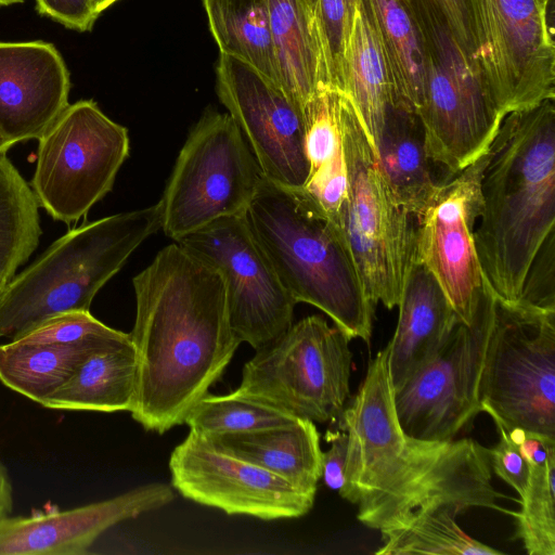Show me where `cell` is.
Listing matches in <instances>:
<instances>
[{
    "instance_id": "1",
    "label": "cell",
    "mask_w": 555,
    "mask_h": 555,
    "mask_svg": "<svg viewBox=\"0 0 555 555\" xmlns=\"http://www.w3.org/2000/svg\"><path fill=\"white\" fill-rule=\"evenodd\" d=\"M348 435L340 496L357 504L365 526L390 532L425 513L470 507L508 513L491 483L489 449L473 439L429 442L402 431L385 348L370 361L356 397L339 417Z\"/></svg>"
},
{
    "instance_id": "2",
    "label": "cell",
    "mask_w": 555,
    "mask_h": 555,
    "mask_svg": "<svg viewBox=\"0 0 555 555\" xmlns=\"http://www.w3.org/2000/svg\"><path fill=\"white\" fill-rule=\"evenodd\" d=\"M130 334L138 374L132 418L164 434L184 424L241 345L221 274L177 242L133 278Z\"/></svg>"
},
{
    "instance_id": "3",
    "label": "cell",
    "mask_w": 555,
    "mask_h": 555,
    "mask_svg": "<svg viewBox=\"0 0 555 555\" xmlns=\"http://www.w3.org/2000/svg\"><path fill=\"white\" fill-rule=\"evenodd\" d=\"M474 238L498 299L519 301L542 246L555 236V106L505 116L489 149Z\"/></svg>"
},
{
    "instance_id": "4",
    "label": "cell",
    "mask_w": 555,
    "mask_h": 555,
    "mask_svg": "<svg viewBox=\"0 0 555 555\" xmlns=\"http://www.w3.org/2000/svg\"><path fill=\"white\" fill-rule=\"evenodd\" d=\"M245 218L293 299L327 314L350 339L369 343L374 305L339 230L301 190L263 176Z\"/></svg>"
},
{
    "instance_id": "5",
    "label": "cell",
    "mask_w": 555,
    "mask_h": 555,
    "mask_svg": "<svg viewBox=\"0 0 555 555\" xmlns=\"http://www.w3.org/2000/svg\"><path fill=\"white\" fill-rule=\"evenodd\" d=\"M160 228L155 204L66 232L4 286L0 338L16 340L54 317L89 311L98 292Z\"/></svg>"
},
{
    "instance_id": "6",
    "label": "cell",
    "mask_w": 555,
    "mask_h": 555,
    "mask_svg": "<svg viewBox=\"0 0 555 555\" xmlns=\"http://www.w3.org/2000/svg\"><path fill=\"white\" fill-rule=\"evenodd\" d=\"M340 127L347 196L335 227L351 254L365 293L375 306L398 307L415 260V216L396 197L376 151L346 92Z\"/></svg>"
},
{
    "instance_id": "7",
    "label": "cell",
    "mask_w": 555,
    "mask_h": 555,
    "mask_svg": "<svg viewBox=\"0 0 555 555\" xmlns=\"http://www.w3.org/2000/svg\"><path fill=\"white\" fill-rule=\"evenodd\" d=\"M409 7L425 53L417 117L428 157L451 177L488 152L505 117L487 96L470 57L442 16L423 3Z\"/></svg>"
},
{
    "instance_id": "8",
    "label": "cell",
    "mask_w": 555,
    "mask_h": 555,
    "mask_svg": "<svg viewBox=\"0 0 555 555\" xmlns=\"http://www.w3.org/2000/svg\"><path fill=\"white\" fill-rule=\"evenodd\" d=\"M553 0H463L470 60L498 112L555 99Z\"/></svg>"
},
{
    "instance_id": "9",
    "label": "cell",
    "mask_w": 555,
    "mask_h": 555,
    "mask_svg": "<svg viewBox=\"0 0 555 555\" xmlns=\"http://www.w3.org/2000/svg\"><path fill=\"white\" fill-rule=\"evenodd\" d=\"M479 403L506 430L555 440V310L496 298Z\"/></svg>"
},
{
    "instance_id": "10",
    "label": "cell",
    "mask_w": 555,
    "mask_h": 555,
    "mask_svg": "<svg viewBox=\"0 0 555 555\" xmlns=\"http://www.w3.org/2000/svg\"><path fill=\"white\" fill-rule=\"evenodd\" d=\"M349 340L323 317L304 318L256 350L235 391L299 418L337 421L349 397Z\"/></svg>"
},
{
    "instance_id": "11",
    "label": "cell",
    "mask_w": 555,
    "mask_h": 555,
    "mask_svg": "<svg viewBox=\"0 0 555 555\" xmlns=\"http://www.w3.org/2000/svg\"><path fill=\"white\" fill-rule=\"evenodd\" d=\"M262 173L229 113L207 111L190 131L160 201V230L178 242L227 216L244 214Z\"/></svg>"
},
{
    "instance_id": "12",
    "label": "cell",
    "mask_w": 555,
    "mask_h": 555,
    "mask_svg": "<svg viewBox=\"0 0 555 555\" xmlns=\"http://www.w3.org/2000/svg\"><path fill=\"white\" fill-rule=\"evenodd\" d=\"M38 140L30 188L39 207L66 224L112 190L129 155L128 130L92 100L69 104Z\"/></svg>"
},
{
    "instance_id": "13",
    "label": "cell",
    "mask_w": 555,
    "mask_h": 555,
    "mask_svg": "<svg viewBox=\"0 0 555 555\" xmlns=\"http://www.w3.org/2000/svg\"><path fill=\"white\" fill-rule=\"evenodd\" d=\"M495 301L485 278L472 322L457 320L436 354L393 391L397 418L406 437L454 440L480 412L479 385Z\"/></svg>"
},
{
    "instance_id": "14",
    "label": "cell",
    "mask_w": 555,
    "mask_h": 555,
    "mask_svg": "<svg viewBox=\"0 0 555 555\" xmlns=\"http://www.w3.org/2000/svg\"><path fill=\"white\" fill-rule=\"evenodd\" d=\"M222 276L231 328L255 350L293 324L296 301L254 237L245 212L219 218L177 242Z\"/></svg>"
},
{
    "instance_id": "15",
    "label": "cell",
    "mask_w": 555,
    "mask_h": 555,
    "mask_svg": "<svg viewBox=\"0 0 555 555\" xmlns=\"http://www.w3.org/2000/svg\"><path fill=\"white\" fill-rule=\"evenodd\" d=\"M488 160L489 150L443 180L415 216V259L435 278L459 320L466 324L474 318L485 282L474 231Z\"/></svg>"
},
{
    "instance_id": "16",
    "label": "cell",
    "mask_w": 555,
    "mask_h": 555,
    "mask_svg": "<svg viewBox=\"0 0 555 555\" xmlns=\"http://www.w3.org/2000/svg\"><path fill=\"white\" fill-rule=\"evenodd\" d=\"M217 93L268 180L301 189L309 176L302 111L247 63L219 55Z\"/></svg>"
},
{
    "instance_id": "17",
    "label": "cell",
    "mask_w": 555,
    "mask_h": 555,
    "mask_svg": "<svg viewBox=\"0 0 555 555\" xmlns=\"http://www.w3.org/2000/svg\"><path fill=\"white\" fill-rule=\"evenodd\" d=\"M169 469L171 486L183 498L228 515L297 518L314 503L286 479L215 448L191 430L173 449Z\"/></svg>"
},
{
    "instance_id": "18",
    "label": "cell",
    "mask_w": 555,
    "mask_h": 555,
    "mask_svg": "<svg viewBox=\"0 0 555 555\" xmlns=\"http://www.w3.org/2000/svg\"><path fill=\"white\" fill-rule=\"evenodd\" d=\"M176 498L171 486L149 483L66 509L0 520V555H81L108 528L158 509Z\"/></svg>"
},
{
    "instance_id": "19",
    "label": "cell",
    "mask_w": 555,
    "mask_h": 555,
    "mask_svg": "<svg viewBox=\"0 0 555 555\" xmlns=\"http://www.w3.org/2000/svg\"><path fill=\"white\" fill-rule=\"evenodd\" d=\"M69 73L49 42H0V132L39 139L69 105Z\"/></svg>"
},
{
    "instance_id": "20",
    "label": "cell",
    "mask_w": 555,
    "mask_h": 555,
    "mask_svg": "<svg viewBox=\"0 0 555 555\" xmlns=\"http://www.w3.org/2000/svg\"><path fill=\"white\" fill-rule=\"evenodd\" d=\"M398 307L397 327L387 345L393 391L436 354L459 320L435 278L416 259Z\"/></svg>"
},
{
    "instance_id": "21",
    "label": "cell",
    "mask_w": 555,
    "mask_h": 555,
    "mask_svg": "<svg viewBox=\"0 0 555 555\" xmlns=\"http://www.w3.org/2000/svg\"><path fill=\"white\" fill-rule=\"evenodd\" d=\"M205 439L215 448L256 464L315 498L322 477V450L314 422L298 418L287 426Z\"/></svg>"
},
{
    "instance_id": "22",
    "label": "cell",
    "mask_w": 555,
    "mask_h": 555,
    "mask_svg": "<svg viewBox=\"0 0 555 555\" xmlns=\"http://www.w3.org/2000/svg\"><path fill=\"white\" fill-rule=\"evenodd\" d=\"M344 91L320 86L302 106L309 176L301 190L335 224L347 196V171L340 127Z\"/></svg>"
},
{
    "instance_id": "23",
    "label": "cell",
    "mask_w": 555,
    "mask_h": 555,
    "mask_svg": "<svg viewBox=\"0 0 555 555\" xmlns=\"http://www.w3.org/2000/svg\"><path fill=\"white\" fill-rule=\"evenodd\" d=\"M137 374V356L131 340L101 348L92 351L41 405L70 411H130L135 397Z\"/></svg>"
},
{
    "instance_id": "24",
    "label": "cell",
    "mask_w": 555,
    "mask_h": 555,
    "mask_svg": "<svg viewBox=\"0 0 555 555\" xmlns=\"http://www.w3.org/2000/svg\"><path fill=\"white\" fill-rule=\"evenodd\" d=\"M376 33L391 88V106L417 115L425 87L418 25L404 0H361Z\"/></svg>"
},
{
    "instance_id": "25",
    "label": "cell",
    "mask_w": 555,
    "mask_h": 555,
    "mask_svg": "<svg viewBox=\"0 0 555 555\" xmlns=\"http://www.w3.org/2000/svg\"><path fill=\"white\" fill-rule=\"evenodd\" d=\"M376 152L396 197L416 216L443 181L434 172L417 115L390 106Z\"/></svg>"
},
{
    "instance_id": "26",
    "label": "cell",
    "mask_w": 555,
    "mask_h": 555,
    "mask_svg": "<svg viewBox=\"0 0 555 555\" xmlns=\"http://www.w3.org/2000/svg\"><path fill=\"white\" fill-rule=\"evenodd\" d=\"M343 91L352 101L376 151L392 102L391 88L379 41L361 0L352 14L345 47Z\"/></svg>"
},
{
    "instance_id": "27",
    "label": "cell",
    "mask_w": 555,
    "mask_h": 555,
    "mask_svg": "<svg viewBox=\"0 0 555 555\" xmlns=\"http://www.w3.org/2000/svg\"><path fill=\"white\" fill-rule=\"evenodd\" d=\"M131 340L118 338L80 344H26L12 340L0 345V380L10 389L42 403L59 389L94 350Z\"/></svg>"
},
{
    "instance_id": "28",
    "label": "cell",
    "mask_w": 555,
    "mask_h": 555,
    "mask_svg": "<svg viewBox=\"0 0 555 555\" xmlns=\"http://www.w3.org/2000/svg\"><path fill=\"white\" fill-rule=\"evenodd\" d=\"M268 4L281 89L302 111L320 86H328L319 42L300 0Z\"/></svg>"
},
{
    "instance_id": "29",
    "label": "cell",
    "mask_w": 555,
    "mask_h": 555,
    "mask_svg": "<svg viewBox=\"0 0 555 555\" xmlns=\"http://www.w3.org/2000/svg\"><path fill=\"white\" fill-rule=\"evenodd\" d=\"M221 54L236 57L281 88L268 0H203Z\"/></svg>"
},
{
    "instance_id": "30",
    "label": "cell",
    "mask_w": 555,
    "mask_h": 555,
    "mask_svg": "<svg viewBox=\"0 0 555 555\" xmlns=\"http://www.w3.org/2000/svg\"><path fill=\"white\" fill-rule=\"evenodd\" d=\"M39 205L30 185L0 153V280L8 283L39 244Z\"/></svg>"
},
{
    "instance_id": "31",
    "label": "cell",
    "mask_w": 555,
    "mask_h": 555,
    "mask_svg": "<svg viewBox=\"0 0 555 555\" xmlns=\"http://www.w3.org/2000/svg\"><path fill=\"white\" fill-rule=\"evenodd\" d=\"M522 456L529 483L517 518V535L529 555H555V442L537 444Z\"/></svg>"
},
{
    "instance_id": "32",
    "label": "cell",
    "mask_w": 555,
    "mask_h": 555,
    "mask_svg": "<svg viewBox=\"0 0 555 555\" xmlns=\"http://www.w3.org/2000/svg\"><path fill=\"white\" fill-rule=\"evenodd\" d=\"M450 511L425 513L409 525L382 533L379 555H500L502 552L467 535Z\"/></svg>"
},
{
    "instance_id": "33",
    "label": "cell",
    "mask_w": 555,
    "mask_h": 555,
    "mask_svg": "<svg viewBox=\"0 0 555 555\" xmlns=\"http://www.w3.org/2000/svg\"><path fill=\"white\" fill-rule=\"evenodd\" d=\"M298 418L237 391L224 396L208 392L190 411L184 424L207 438L287 426Z\"/></svg>"
},
{
    "instance_id": "34",
    "label": "cell",
    "mask_w": 555,
    "mask_h": 555,
    "mask_svg": "<svg viewBox=\"0 0 555 555\" xmlns=\"http://www.w3.org/2000/svg\"><path fill=\"white\" fill-rule=\"evenodd\" d=\"M315 33L326 80L343 89L344 52L350 28L345 0H300Z\"/></svg>"
},
{
    "instance_id": "35",
    "label": "cell",
    "mask_w": 555,
    "mask_h": 555,
    "mask_svg": "<svg viewBox=\"0 0 555 555\" xmlns=\"http://www.w3.org/2000/svg\"><path fill=\"white\" fill-rule=\"evenodd\" d=\"M125 334L105 325L90 311H75L54 317L16 340L26 344H80L118 338Z\"/></svg>"
},
{
    "instance_id": "36",
    "label": "cell",
    "mask_w": 555,
    "mask_h": 555,
    "mask_svg": "<svg viewBox=\"0 0 555 555\" xmlns=\"http://www.w3.org/2000/svg\"><path fill=\"white\" fill-rule=\"evenodd\" d=\"M518 302L555 310V236L540 249L529 270Z\"/></svg>"
},
{
    "instance_id": "37",
    "label": "cell",
    "mask_w": 555,
    "mask_h": 555,
    "mask_svg": "<svg viewBox=\"0 0 555 555\" xmlns=\"http://www.w3.org/2000/svg\"><path fill=\"white\" fill-rule=\"evenodd\" d=\"M500 436L496 446L489 449L491 468L519 494L525 496L529 483V468L517 444L511 439L507 430L493 420Z\"/></svg>"
},
{
    "instance_id": "38",
    "label": "cell",
    "mask_w": 555,
    "mask_h": 555,
    "mask_svg": "<svg viewBox=\"0 0 555 555\" xmlns=\"http://www.w3.org/2000/svg\"><path fill=\"white\" fill-rule=\"evenodd\" d=\"M36 4L40 14L78 31L90 30L99 17L91 0H36Z\"/></svg>"
},
{
    "instance_id": "39",
    "label": "cell",
    "mask_w": 555,
    "mask_h": 555,
    "mask_svg": "<svg viewBox=\"0 0 555 555\" xmlns=\"http://www.w3.org/2000/svg\"><path fill=\"white\" fill-rule=\"evenodd\" d=\"M325 438L331 442V448L322 452V478L330 489L339 492L345 483L348 435L343 429L327 430Z\"/></svg>"
},
{
    "instance_id": "40",
    "label": "cell",
    "mask_w": 555,
    "mask_h": 555,
    "mask_svg": "<svg viewBox=\"0 0 555 555\" xmlns=\"http://www.w3.org/2000/svg\"><path fill=\"white\" fill-rule=\"evenodd\" d=\"M409 4L424 3L437 11L460 47L470 57L472 47L463 0H404ZM472 61V60H470Z\"/></svg>"
},
{
    "instance_id": "41",
    "label": "cell",
    "mask_w": 555,
    "mask_h": 555,
    "mask_svg": "<svg viewBox=\"0 0 555 555\" xmlns=\"http://www.w3.org/2000/svg\"><path fill=\"white\" fill-rule=\"evenodd\" d=\"M13 509V488L7 466L0 459V520Z\"/></svg>"
},
{
    "instance_id": "42",
    "label": "cell",
    "mask_w": 555,
    "mask_h": 555,
    "mask_svg": "<svg viewBox=\"0 0 555 555\" xmlns=\"http://www.w3.org/2000/svg\"><path fill=\"white\" fill-rule=\"evenodd\" d=\"M118 0H91L94 11L100 15L101 12L106 10Z\"/></svg>"
},
{
    "instance_id": "43",
    "label": "cell",
    "mask_w": 555,
    "mask_h": 555,
    "mask_svg": "<svg viewBox=\"0 0 555 555\" xmlns=\"http://www.w3.org/2000/svg\"><path fill=\"white\" fill-rule=\"evenodd\" d=\"M14 144L0 132V153H7Z\"/></svg>"
},
{
    "instance_id": "44",
    "label": "cell",
    "mask_w": 555,
    "mask_h": 555,
    "mask_svg": "<svg viewBox=\"0 0 555 555\" xmlns=\"http://www.w3.org/2000/svg\"><path fill=\"white\" fill-rule=\"evenodd\" d=\"M345 1H346V4H347V10H348L350 22H351L352 14H353V12L356 10V7L360 2V0H345Z\"/></svg>"
},
{
    "instance_id": "45",
    "label": "cell",
    "mask_w": 555,
    "mask_h": 555,
    "mask_svg": "<svg viewBox=\"0 0 555 555\" xmlns=\"http://www.w3.org/2000/svg\"><path fill=\"white\" fill-rule=\"evenodd\" d=\"M24 0H0V7L23 2Z\"/></svg>"
},
{
    "instance_id": "46",
    "label": "cell",
    "mask_w": 555,
    "mask_h": 555,
    "mask_svg": "<svg viewBox=\"0 0 555 555\" xmlns=\"http://www.w3.org/2000/svg\"><path fill=\"white\" fill-rule=\"evenodd\" d=\"M5 285H7V283L0 280V296H1Z\"/></svg>"
}]
</instances>
